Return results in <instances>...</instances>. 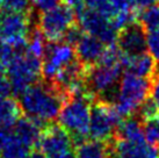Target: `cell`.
Masks as SVG:
<instances>
[{
	"label": "cell",
	"mask_w": 159,
	"mask_h": 158,
	"mask_svg": "<svg viewBox=\"0 0 159 158\" xmlns=\"http://www.w3.org/2000/svg\"><path fill=\"white\" fill-rule=\"evenodd\" d=\"M150 98L153 100V102L159 109V72H157L151 80Z\"/></svg>",
	"instance_id": "obj_31"
},
{
	"label": "cell",
	"mask_w": 159,
	"mask_h": 158,
	"mask_svg": "<svg viewBox=\"0 0 159 158\" xmlns=\"http://www.w3.org/2000/svg\"><path fill=\"white\" fill-rule=\"evenodd\" d=\"M109 142L111 158H159V149L146 142H130L116 136Z\"/></svg>",
	"instance_id": "obj_12"
},
{
	"label": "cell",
	"mask_w": 159,
	"mask_h": 158,
	"mask_svg": "<svg viewBox=\"0 0 159 158\" xmlns=\"http://www.w3.org/2000/svg\"><path fill=\"white\" fill-rule=\"evenodd\" d=\"M45 41L47 40L42 35V33L39 29H35L29 35V39L27 41L25 49H26L27 53H29L30 55L43 61V57H44L45 53H47V48H48V45L45 44Z\"/></svg>",
	"instance_id": "obj_21"
},
{
	"label": "cell",
	"mask_w": 159,
	"mask_h": 158,
	"mask_svg": "<svg viewBox=\"0 0 159 158\" xmlns=\"http://www.w3.org/2000/svg\"><path fill=\"white\" fill-rule=\"evenodd\" d=\"M151 81L149 79L125 72L120 79L114 105L122 118L137 113L143 102L150 97Z\"/></svg>",
	"instance_id": "obj_4"
},
{
	"label": "cell",
	"mask_w": 159,
	"mask_h": 158,
	"mask_svg": "<svg viewBox=\"0 0 159 158\" xmlns=\"http://www.w3.org/2000/svg\"><path fill=\"white\" fill-rule=\"evenodd\" d=\"M143 132L146 143L156 149H159V114L153 118L142 120Z\"/></svg>",
	"instance_id": "obj_22"
},
{
	"label": "cell",
	"mask_w": 159,
	"mask_h": 158,
	"mask_svg": "<svg viewBox=\"0 0 159 158\" xmlns=\"http://www.w3.org/2000/svg\"><path fill=\"white\" fill-rule=\"evenodd\" d=\"M77 61L75 47L69 42H55L48 45L43 61L42 76L49 83H53L61 71Z\"/></svg>",
	"instance_id": "obj_10"
},
{
	"label": "cell",
	"mask_w": 159,
	"mask_h": 158,
	"mask_svg": "<svg viewBox=\"0 0 159 158\" xmlns=\"http://www.w3.org/2000/svg\"><path fill=\"white\" fill-rule=\"evenodd\" d=\"M157 62L148 51L136 55H124L122 53V64L127 72L145 79H152L157 73Z\"/></svg>",
	"instance_id": "obj_16"
},
{
	"label": "cell",
	"mask_w": 159,
	"mask_h": 158,
	"mask_svg": "<svg viewBox=\"0 0 159 158\" xmlns=\"http://www.w3.org/2000/svg\"><path fill=\"white\" fill-rule=\"evenodd\" d=\"M114 136L130 142H146L143 132L142 121L135 116L124 118L119 126Z\"/></svg>",
	"instance_id": "obj_19"
},
{
	"label": "cell",
	"mask_w": 159,
	"mask_h": 158,
	"mask_svg": "<svg viewBox=\"0 0 159 158\" xmlns=\"http://www.w3.org/2000/svg\"><path fill=\"white\" fill-rule=\"evenodd\" d=\"M116 45L124 55H136L146 51L145 33L139 25H130L119 33Z\"/></svg>",
	"instance_id": "obj_14"
},
{
	"label": "cell",
	"mask_w": 159,
	"mask_h": 158,
	"mask_svg": "<svg viewBox=\"0 0 159 158\" xmlns=\"http://www.w3.org/2000/svg\"><path fill=\"white\" fill-rule=\"evenodd\" d=\"M75 50L78 61L85 66H93L102 58L108 45L95 36L83 31L80 37L75 43Z\"/></svg>",
	"instance_id": "obj_13"
},
{
	"label": "cell",
	"mask_w": 159,
	"mask_h": 158,
	"mask_svg": "<svg viewBox=\"0 0 159 158\" xmlns=\"http://www.w3.org/2000/svg\"><path fill=\"white\" fill-rule=\"evenodd\" d=\"M63 1L66 6L73 9L75 13L85 7V0H63Z\"/></svg>",
	"instance_id": "obj_32"
},
{
	"label": "cell",
	"mask_w": 159,
	"mask_h": 158,
	"mask_svg": "<svg viewBox=\"0 0 159 158\" xmlns=\"http://www.w3.org/2000/svg\"><path fill=\"white\" fill-rule=\"evenodd\" d=\"M6 71L12 91L19 97L31 85L39 83L42 76V59L21 49L16 51Z\"/></svg>",
	"instance_id": "obj_5"
},
{
	"label": "cell",
	"mask_w": 159,
	"mask_h": 158,
	"mask_svg": "<svg viewBox=\"0 0 159 158\" xmlns=\"http://www.w3.org/2000/svg\"><path fill=\"white\" fill-rule=\"evenodd\" d=\"M124 118L119 114L114 102L97 99L91 108L89 135L92 140L108 142L114 137L119 126Z\"/></svg>",
	"instance_id": "obj_6"
},
{
	"label": "cell",
	"mask_w": 159,
	"mask_h": 158,
	"mask_svg": "<svg viewBox=\"0 0 159 158\" xmlns=\"http://www.w3.org/2000/svg\"><path fill=\"white\" fill-rule=\"evenodd\" d=\"M157 4H159V0H136V7L141 9L148 8Z\"/></svg>",
	"instance_id": "obj_34"
},
{
	"label": "cell",
	"mask_w": 159,
	"mask_h": 158,
	"mask_svg": "<svg viewBox=\"0 0 159 158\" xmlns=\"http://www.w3.org/2000/svg\"><path fill=\"white\" fill-rule=\"evenodd\" d=\"M4 6V0H0V7H2Z\"/></svg>",
	"instance_id": "obj_37"
},
{
	"label": "cell",
	"mask_w": 159,
	"mask_h": 158,
	"mask_svg": "<svg viewBox=\"0 0 159 158\" xmlns=\"http://www.w3.org/2000/svg\"><path fill=\"white\" fill-rule=\"evenodd\" d=\"M33 150L22 143L13 132L0 152V158H28Z\"/></svg>",
	"instance_id": "obj_20"
},
{
	"label": "cell",
	"mask_w": 159,
	"mask_h": 158,
	"mask_svg": "<svg viewBox=\"0 0 159 158\" xmlns=\"http://www.w3.org/2000/svg\"><path fill=\"white\" fill-rule=\"evenodd\" d=\"M85 7L93 9L111 20H113L114 15L116 14V9L111 0H85Z\"/></svg>",
	"instance_id": "obj_24"
},
{
	"label": "cell",
	"mask_w": 159,
	"mask_h": 158,
	"mask_svg": "<svg viewBox=\"0 0 159 158\" xmlns=\"http://www.w3.org/2000/svg\"><path fill=\"white\" fill-rule=\"evenodd\" d=\"M117 12H135L136 0H111Z\"/></svg>",
	"instance_id": "obj_29"
},
{
	"label": "cell",
	"mask_w": 159,
	"mask_h": 158,
	"mask_svg": "<svg viewBox=\"0 0 159 158\" xmlns=\"http://www.w3.org/2000/svg\"><path fill=\"white\" fill-rule=\"evenodd\" d=\"M72 148H75V143L69 132L59 123L50 122L43 129L36 149L48 158H55L71 151Z\"/></svg>",
	"instance_id": "obj_11"
},
{
	"label": "cell",
	"mask_w": 159,
	"mask_h": 158,
	"mask_svg": "<svg viewBox=\"0 0 159 158\" xmlns=\"http://www.w3.org/2000/svg\"><path fill=\"white\" fill-rule=\"evenodd\" d=\"M65 97L62 91L52 83H36L19 95V104L26 116L52 122L59 116Z\"/></svg>",
	"instance_id": "obj_1"
},
{
	"label": "cell",
	"mask_w": 159,
	"mask_h": 158,
	"mask_svg": "<svg viewBox=\"0 0 159 158\" xmlns=\"http://www.w3.org/2000/svg\"><path fill=\"white\" fill-rule=\"evenodd\" d=\"M31 6V0H4V7L6 11L27 13Z\"/></svg>",
	"instance_id": "obj_27"
},
{
	"label": "cell",
	"mask_w": 159,
	"mask_h": 158,
	"mask_svg": "<svg viewBox=\"0 0 159 158\" xmlns=\"http://www.w3.org/2000/svg\"><path fill=\"white\" fill-rule=\"evenodd\" d=\"M78 158H111V142L86 138L75 144Z\"/></svg>",
	"instance_id": "obj_17"
},
{
	"label": "cell",
	"mask_w": 159,
	"mask_h": 158,
	"mask_svg": "<svg viewBox=\"0 0 159 158\" xmlns=\"http://www.w3.org/2000/svg\"><path fill=\"white\" fill-rule=\"evenodd\" d=\"M139 25L143 30L159 27V4L142 9L139 14Z\"/></svg>",
	"instance_id": "obj_23"
},
{
	"label": "cell",
	"mask_w": 159,
	"mask_h": 158,
	"mask_svg": "<svg viewBox=\"0 0 159 158\" xmlns=\"http://www.w3.org/2000/svg\"><path fill=\"white\" fill-rule=\"evenodd\" d=\"M62 0H31V6L37 9L40 13H43L45 11L56 7L61 5Z\"/></svg>",
	"instance_id": "obj_28"
},
{
	"label": "cell",
	"mask_w": 159,
	"mask_h": 158,
	"mask_svg": "<svg viewBox=\"0 0 159 158\" xmlns=\"http://www.w3.org/2000/svg\"><path fill=\"white\" fill-rule=\"evenodd\" d=\"M16 51L18 49H15L12 45L5 42H0V71L7 70L9 63L14 58Z\"/></svg>",
	"instance_id": "obj_26"
},
{
	"label": "cell",
	"mask_w": 159,
	"mask_h": 158,
	"mask_svg": "<svg viewBox=\"0 0 159 158\" xmlns=\"http://www.w3.org/2000/svg\"><path fill=\"white\" fill-rule=\"evenodd\" d=\"M77 19L81 30L101 40L106 45L116 44L119 31L109 18L91 8L84 7L77 12Z\"/></svg>",
	"instance_id": "obj_9"
},
{
	"label": "cell",
	"mask_w": 159,
	"mask_h": 158,
	"mask_svg": "<svg viewBox=\"0 0 159 158\" xmlns=\"http://www.w3.org/2000/svg\"><path fill=\"white\" fill-rule=\"evenodd\" d=\"M12 93V85L7 75H5L4 71H0V97H9Z\"/></svg>",
	"instance_id": "obj_30"
},
{
	"label": "cell",
	"mask_w": 159,
	"mask_h": 158,
	"mask_svg": "<svg viewBox=\"0 0 159 158\" xmlns=\"http://www.w3.org/2000/svg\"><path fill=\"white\" fill-rule=\"evenodd\" d=\"M95 100L97 97L87 90L71 95L59 113V124L69 132L75 144L86 140L89 135L91 108Z\"/></svg>",
	"instance_id": "obj_3"
},
{
	"label": "cell",
	"mask_w": 159,
	"mask_h": 158,
	"mask_svg": "<svg viewBox=\"0 0 159 158\" xmlns=\"http://www.w3.org/2000/svg\"><path fill=\"white\" fill-rule=\"evenodd\" d=\"M12 134V129H5V128H0V152L4 149L5 144L7 143L9 136Z\"/></svg>",
	"instance_id": "obj_33"
},
{
	"label": "cell",
	"mask_w": 159,
	"mask_h": 158,
	"mask_svg": "<svg viewBox=\"0 0 159 158\" xmlns=\"http://www.w3.org/2000/svg\"><path fill=\"white\" fill-rule=\"evenodd\" d=\"M122 51L116 44L108 45L102 58L86 69V86L98 99L113 93L122 77Z\"/></svg>",
	"instance_id": "obj_2"
},
{
	"label": "cell",
	"mask_w": 159,
	"mask_h": 158,
	"mask_svg": "<svg viewBox=\"0 0 159 158\" xmlns=\"http://www.w3.org/2000/svg\"><path fill=\"white\" fill-rule=\"evenodd\" d=\"M47 124L48 123L40 120L29 118V116H23L19 118V121L15 123V126L12 129V132L29 149L35 150L37 148L42 132Z\"/></svg>",
	"instance_id": "obj_15"
},
{
	"label": "cell",
	"mask_w": 159,
	"mask_h": 158,
	"mask_svg": "<svg viewBox=\"0 0 159 158\" xmlns=\"http://www.w3.org/2000/svg\"><path fill=\"white\" fill-rule=\"evenodd\" d=\"M75 11L61 4L40 14L39 30L49 42H61L75 26Z\"/></svg>",
	"instance_id": "obj_7"
},
{
	"label": "cell",
	"mask_w": 159,
	"mask_h": 158,
	"mask_svg": "<svg viewBox=\"0 0 159 158\" xmlns=\"http://www.w3.org/2000/svg\"><path fill=\"white\" fill-rule=\"evenodd\" d=\"M145 33L146 51L156 62H159V27L144 30Z\"/></svg>",
	"instance_id": "obj_25"
},
{
	"label": "cell",
	"mask_w": 159,
	"mask_h": 158,
	"mask_svg": "<svg viewBox=\"0 0 159 158\" xmlns=\"http://www.w3.org/2000/svg\"><path fill=\"white\" fill-rule=\"evenodd\" d=\"M22 109L20 104L11 97H0V128L13 129L21 118Z\"/></svg>",
	"instance_id": "obj_18"
},
{
	"label": "cell",
	"mask_w": 159,
	"mask_h": 158,
	"mask_svg": "<svg viewBox=\"0 0 159 158\" xmlns=\"http://www.w3.org/2000/svg\"><path fill=\"white\" fill-rule=\"evenodd\" d=\"M30 20L27 13L5 11L0 13V40L18 50L25 49L29 39Z\"/></svg>",
	"instance_id": "obj_8"
},
{
	"label": "cell",
	"mask_w": 159,
	"mask_h": 158,
	"mask_svg": "<svg viewBox=\"0 0 159 158\" xmlns=\"http://www.w3.org/2000/svg\"><path fill=\"white\" fill-rule=\"evenodd\" d=\"M55 158H78V157H77L75 152H72V150H71V151H67L65 154L59 155V156H57V157H55Z\"/></svg>",
	"instance_id": "obj_36"
},
{
	"label": "cell",
	"mask_w": 159,
	"mask_h": 158,
	"mask_svg": "<svg viewBox=\"0 0 159 158\" xmlns=\"http://www.w3.org/2000/svg\"><path fill=\"white\" fill-rule=\"evenodd\" d=\"M28 158H48V157H47L44 154H42L40 150L35 149V150H33L30 154H29Z\"/></svg>",
	"instance_id": "obj_35"
}]
</instances>
